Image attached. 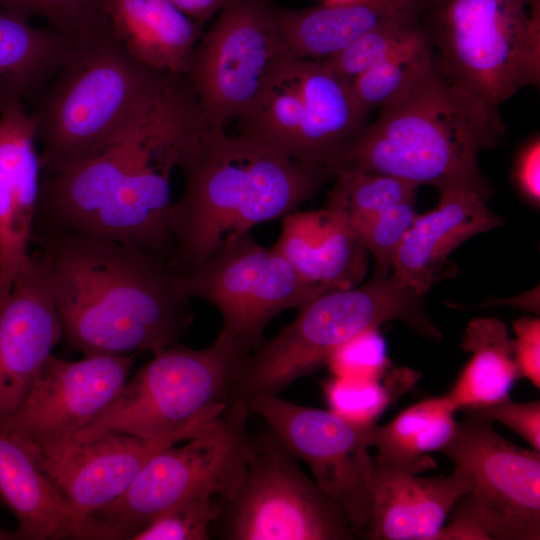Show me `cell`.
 Here are the masks:
<instances>
[{"instance_id":"4316f807","label":"cell","mask_w":540,"mask_h":540,"mask_svg":"<svg viewBox=\"0 0 540 540\" xmlns=\"http://www.w3.org/2000/svg\"><path fill=\"white\" fill-rule=\"evenodd\" d=\"M461 346L471 358L445 396L457 410H470L510 398L520 376L513 339L497 318H474L467 325Z\"/></svg>"},{"instance_id":"277c9868","label":"cell","mask_w":540,"mask_h":540,"mask_svg":"<svg viewBox=\"0 0 540 540\" xmlns=\"http://www.w3.org/2000/svg\"><path fill=\"white\" fill-rule=\"evenodd\" d=\"M173 75L136 61L109 30L72 41L28 109L42 172L73 168L147 124Z\"/></svg>"},{"instance_id":"8d00e7d4","label":"cell","mask_w":540,"mask_h":540,"mask_svg":"<svg viewBox=\"0 0 540 540\" xmlns=\"http://www.w3.org/2000/svg\"><path fill=\"white\" fill-rule=\"evenodd\" d=\"M465 413L490 422H500L521 436L532 449L540 451L539 401L520 403L508 398L491 405L465 410Z\"/></svg>"},{"instance_id":"ba28073f","label":"cell","mask_w":540,"mask_h":540,"mask_svg":"<svg viewBox=\"0 0 540 540\" xmlns=\"http://www.w3.org/2000/svg\"><path fill=\"white\" fill-rule=\"evenodd\" d=\"M273 433L251 436L243 477L214 522L228 540H351L343 510ZM213 524V525H214Z\"/></svg>"},{"instance_id":"3957f363","label":"cell","mask_w":540,"mask_h":540,"mask_svg":"<svg viewBox=\"0 0 540 540\" xmlns=\"http://www.w3.org/2000/svg\"><path fill=\"white\" fill-rule=\"evenodd\" d=\"M505 135L498 108L453 85L435 60L403 98L381 109L378 119L328 163L343 170L389 175L440 191L463 189L485 202L492 194L478 166L481 150L499 146Z\"/></svg>"},{"instance_id":"9c48e42d","label":"cell","mask_w":540,"mask_h":540,"mask_svg":"<svg viewBox=\"0 0 540 540\" xmlns=\"http://www.w3.org/2000/svg\"><path fill=\"white\" fill-rule=\"evenodd\" d=\"M249 413L241 402L230 403L212 429L156 453L121 497L91 517L119 539H130L181 501L198 496L228 499L243 477L249 455Z\"/></svg>"},{"instance_id":"8fae6325","label":"cell","mask_w":540,"mask_h":540,"mask_svg":"<svg viewBox=\"0 0 540 540\" xmlns=\"http://www.w3.org/2000/svg\"><path fill=\"white\" fill-rule=\"evenodd\" d=\"M180 292L213 305L221 315L218 337L244 358L263 342L267 324L321 295L304 282L274 247L248 232L198 267L179 273Z\"/></svg>"},{"instance_id":"7c38bea8","label":"cell","mask_w":540,"mask_h":540,"mask_svg":"<svg viewBox=\"0 0 540 540\" xmlns=\"http://www.w3.org/2000/svg\"><path fill=\"white\" fill-rule=\"evenodd\" d=\"M272 0H230L202 35L185 74L205 120L242 119L287 54Z\"/></svg>"},{"instance_id":"8992f818","label":"cell","mask_w":540,"mask_h":540,"mask_svg":"<svg viewBox=\"0 0 540 540\" xmlns=\"http://www.w3.org/2000/svg\"><path fill=\"white\" fill-rule=\"evenodd\" d=\"M241 359L218 336L203 349L177 344L155 352L67 446L108 433L186 442L212 429L222 418L231 400L234 368Z\"/></svg>"},{"instance_id":"ffe728a7","label":"cell","mask_w":540,"mask_h":540,"mask_svg":"<svg viewBox=\"0 0 540 540\" xmlns=\"http://www.w3.org/2000/svg\"><path fill=\"white\" fill-rule=\"evenodd\" d=\"M503 224L476 193L440 191L437 206L417 214L392 261L391 278L400 286L426 293L440 280L456 275L450 254L469 238Z\"/></svg>"},{"instance_id":"836d02e7","label":"cell","mask_w":540,"mask_h":540,"mask_svg":"<svg viewBox=\"0 0 540 540\" xmlns=\"http://www.w3.org/2000/svg\"><path fill=\"white\" fill-rule=\"evenodd\" d=\"M221 504L212 496L181 501L155 516L132 540H208Z\"/></svg>"},{"instance_id":"9a60e30c","label":"cell","mask_w":540,"mask_h":540,"mask_svg":"<svg viewBox=\"0 0 540 540\" xmlns=\"http://www.w3.org/2000/svg\"><path fill=\"white\" fill-rule=\"evenodd\" d=\"M471 478L468 493L490 539H540V453L468 415L440 451Z\"/></svg>"},{"instance_id":"603a6c76","label":"cell","mask_w":540,"mask_h":540,"mask_svg":"<svg viewBox=\"0 0 540 540\" xmlns=\"http://www.w3.org/2000/svg\"><path fill=\"white\" fill-rule=\"evenodd\" d=\"M273 247L321 294L360 285L368 269L369 254L345 219L327 208L285 215Z\"/></svg>"},{"instance_id":"74e56055","label":"cell","mask_w":540,"mask_h":540,"mask_svg":"<svg viewBox=\"0 0 540 540\" xmlns=\"http://www.w3.org/2000/svg\"><path fill=\"white\" fill-rule=\"evenodd\" d=\"M514 356L520 376L528 379L536 388L540 387V320L523 317L513 324Z\"/></svg>"},{"instance_id":"d6a6232c","label":"cell","mask_w":540,"mask_h":540,"mask_svg":"<svg viewBox=\"0 0 540 540\" xmlns=\"http://www.w3.org/2000/svg\"><path fill=\"white\" fill-rule=\"evenodd\" d=\"M104 1L0 0V7L28 21L42 18L49 27L74 41L109 30Z\"/></svg>"},{"instance_id":"7402d4cb","label":"cell","mask_w":540,"mask_h":540,"mask_svg":"<svg viewBox=\"0 0 540 540\" xmlns=\"http://www.w3.org/2000/svg\"><path fill=\"white\" fill-rule=\"evenodd\" d=\"M0 499L18 521L19 539H117L103 522L75 515L25 445L1 427Z\"/></svg>"},{"instance_id":"60d3db41","label":"cell","mask_w":540,"mask_h":540,"mask_svg":"<svg viewBox=\"0 0 540 540\" xmlns=\"http://www.w3.org/2000/svg\"><path fill=\"white\" fill-rule=\"evenodd\" d=\"M193 20L204 25L214 14L225 7L230 0H170Z\"/></svg>"},{"instance_id":"52a82bcc","label":"cell","mask_w":540,"mask_h":540,"mask_svg":"<svg viewBox=\"0 0 540 540\" xmlns=\"http://www.w3.org/2000/svg\"><path fill=\"white\" fill-rule=\"evenodd\" d=\"M440 72L498 108L540 81V0H433L422 16Z\"/></svg>"},{"instance_id":"f1b7e54d","label":"cell","mask_w":540,"mask_h":540,"mask_svg":"<svg viewBox=\"0 0 540 540\" xmlns=\"http://www.w3.org/2000/svg\"><path fill=\"white\" fill-rule=\"evenodd\" d=\"M433 62V49L425 29L424 34L413 43L353 80V94L367 112L374 108L382 109L406 96L425 76Z\"/></svg>"},{"instance_id":"83f0119b","label":"cell","mask_w":540,"mask_h":540,"mask_svg":"<svg viewBox=\"0 0 540 540\" xmlns=\"http://www.w3.org/2000/svg\"><path fill=\"white\" fill-rule=\"evenodd\" d=\"M457 409L444 395L423 399L384 426L374 425L370 445L378 452L375 464L418 474L436 467L428 453L438 451L455 433Z\"/></svg>"},{"instance_id":"d6986e66","label":"cell","mask_w":540,"mask_h":540,"mask_svg":"<svg viewBox=\"0 0 540 540\" xmlns=\"http://www.w3.org/2000/svg\"><path fill=\"white\" fill-rule=\"evenodd\" d=\"M175 445L108 433L37 462L69 509L81 518L121 497L156 453Z\"/></svg>"},{"instance_id":"ab89813d","label":"cell","mask_w":540,"mask_h":540,"mask_svg":"<svg viewBox=\"0 0 540 540\" xmlns=\"http://www.w3.org/2000/svg\"><path fill=\"white\" fill-rule=\"evenodd\" d=\"M458 506H454L453 518L447 527H443L438 539H490L483 521L476 511L473 502L468 494L458 501Z\"/></svg>"},{"instance_id":"d4e9b609","label":"cell","mask_w":540,"mask_h":540,"mask_svg":"<svg viewBox=\"0 0 540 540\" xmlns=\"http://www.w3.org/2000/svg\"><path fill=\"white\" fill-rule=\"evenodd\" d=\"M109 31L136 61L154 70L185 75L203 25L170 0H105Z\"/></svg>"},{"instance_id":"d590c367","label":"cell","mask_w":540,"mask_h":540,"mask_svg":"<svg viewBox=\"0 0 540 540\" xmlns=\"http://www.w3.org/2000/svg\"><path fill=\"white\" fill-rule=\"evenodd\" d=\"M327 365L336 377L381 380L389 368L384 338L378 328L366 330L340 346Z\"/></svg>"},{"instance_id":"4fadbf2b","label":"cell","mask_w":540,"mask_h":540,"mask_svg":"<svg viewBox=\"0 0 540 540\" xmlns=\"http://www.w3.org/2000/svg\"><path fill=\"white\" fill-rule=\"evenodd\" d=\"M241 403L260 416L313 480L365 535L373 504L374 462L369 454L373 425L353 423L333 411L303 406L279 394L250 396Z\"/></svg>"},{"instance_id":"30bf717a","label":"cell","mask_w":540,"mask_h":540,"mask_svg":"<svg viewBox=\"0 0 540 540\" xmlns=\"http://www.w3.org/2000/svg\"><path fill=\"white\" fill-rule=\"evenodd\" d=\"M368 114L351 83L323 60L286 55L256 102L250 125L274 151L326 167L366 127Z\"/></svg>"},{"instance_id":"f546056e","label":"cell","mask_w":540,"mask_h":540,"mask_svg":"<svg viewBox=\"0 0 540 540\" xmlns=\"http://www.w3.org/2000/svg\"><path fill=\"white\" fill-rule=\"evenodd\" d=\"M326 208L351 227L404 202H416L418 186L389 175L362 171L337 172Z\"/></svg>"},{"instance_id":"7a4b0ae2","label":"cell","mask_w":540,"mask_h":540,"mask_svg":"<svg viewBox=\"0 0 540 540\" xmlns=\"http://www.w3.org/2000/svg\"><path fill=\"white\" fill-rule=\"evenodd\" d=\"M173 148L184 189L170 212L173 265L188 272L256 225L283 218L333 175L287 158L249 135L210 125L195 96L184 102Z\"/></svg>"},{"instance_id":"cb8c5ba5","label":"cell","mask_w":540,"mask_h":540,"mask_svg":"<svg viewBox=\"0 0 540 540\" xmlns=\"http://www.w3.org/2000/svg\"><path fill=\"white\" fill-rule=\"evenodd\" d=\"M433 0H327L304 9L279 6L278 22L287 54L326 59L385 25L419 19Z\"/></svg>"},{"instance_id":"5bb4252c","label":"cell","mask_w":540,"mask_h":540,"mask_svg":"<svg viewBox=\"0 0 540 540\" xmlns=\"http://www.w3.org/2000/svg\"><path fill=\"white\" fill-rule=\"evenodd\" d=\"M133 363V354L84 355L78 361L51 354L23 402L0 427L15 435L37 462L51 458L113 402Z\"/></svg>"},{"instance_id":"5b68a950","label":"cell","mask_w":540,"mask_h":540,"mask_svg":"<svg viewBox=\"0 0 540 540\" xmlns=\"http://www.w3.org/2000/svg\"><path fill=\"white\" fill-rule=\"evenodd\" d=\"M400 320L438 342L441 332L425 309V295L374 272L364 284L321 294L299 307L296 318L235 366L232 402L279 394L327 365L332 354L362 332Z\"/></svg>"},{"instance_id":"7bdbcfd3","label":"cell","mask_w":540,"mask_h":540,"mask_svg":"<svg viewBox=\"0 0 540 540\" xmlns=\"http://www.w3.org/2000/svg\"><path fill=\"white\" fill-rule=\"evenodd\" d=\"M530 2L537 1V0H529Z\"/></svg>"},{"instance_id":"484cf974","label":"cell","mask_w":540,"mask_h":540,"mask_svg":"<svg viewBox=\"0 0 540 540\" xmlns=\"http://www.w3.org/2000/svg\"><path fill=\"white\" fill-rule=\"evenodd\" d=\"M73 40L0 7V109L35 103Z\"/></svg>"},{"instance_id":"6da1fadb","label":"cell","mask_w":540,"mask_h":540,"mask_svg":"<svg viewBox=\"0 0 540 540\" xmlns=\"http://www.w3.org/2000/svg\"><path fill=\"white\" fill-rule=\"evenodd\" d=\"M35 252L67 342L84 355L158 352L194 321L170 259L137 246L35 229Z\"/></svg>"},{"instance_id":"e575fe53","label":"cell","mask_w":540,"mask_h":540,"mask_svg":"<svg viewBox=\"0 0 540 540\" xmlns=\"http://www.w3.org/2000/svg\"><path fill=\"white\" fill-rule=\"evenodd\" d=\"M416 202L392 206L378 215L349 226L360 245L375 260V272L390 274L394 255L417 211Z\"/></svg>"},{"instance_id":"e0dca14e","label":"cell","mask_w":540,"mask_h":540,"mask_svg":"<svg viewBox=\"0 0 540 540\" xmlns=\"http://www.w3.org/2000/svg\"><path fill=\"white\" fill-rule=\"evenodd\" d=\"M63 335L36 253L0 304V422L23 402Z\"/></svg>"},{"instance_id":"ac0fdd59","label":"cell","mask_w":540,"mask_h":540,"mask_svg":"<svg viewBox=\"0 0 540 540\" xmlns=\"http://www.w3.org/2000/svg\"><path fill=\"white\" fill-rule=\"evenodd\" d=\"M42 167L28 108L0 109V304L30 259Z\"/></svg>"},{"instance_id":"b9f144b4","label":"cell","mask_w":540,"mask_h":540,"mask_svg":"<svg viewBox=\"0 0 540 540\" xmlns=\"http://www.w3.org/2000/svg\"><path fill=\"white\" fill-rule=\"evenodd\" d=\"M19 539L17 533H9L0 529V540Z\"/></svg>"},{"instance_id":"44dd1931","label":"cell","mask_w":540,"mask_h":540,"mask_svg":"<svg viewBox=\"0 0 540 540\" xmlns=\"http://www.w3.org/2000/svg\"><path fill=\"white\" fill-rule=\"evenodd\" d=\"M469 473L420 477L374 463L373 504L365 536L373 540H438L458 501L469 493Z\"/></svg>"},{"instance_id":"4dcf8cb0","label":"cell","mask_w":540,"mask_h":540,"mask_svg":"<svg viewBox=\"0 0 540 540\" xmlns=\"http://www.w3.org/2000/svg\"><path fill=\"white\" fill-rule=\"evenodd\" d=\"M416 374L408 369L397 370L387 384L380 380L336 377L324 386L331 411L360 425H373L399 395L409 389Z\"/></svg>"},{"instance_id":"1f68e13d","label":"cell","mask_w":540,"mask_h":540,"mask_svg":"<svg viewBox=\"0 0 540 540\" xmlns=\"http://www.w3.org/2000/svg\"><path fill=\"white\" fill-rule=\"evenodd\" d=\"M424 32L422 17L385 25L323 61L335 74L351 83L373 66L413 43Z\"/></svg>"},{"instance_id":"2e32d148","label":"cell","mask_w":540,"mask_h":540,"mask_svg":"<svg viewBox=\"0 0 540 540\" xmlns=\"http://www.w3.org/2000/svg\"><path fill=\"white\" fill-rule=\"evenodd\" d=\"M176 117L170 83L159 113L130 136L73 168L42 172L34 229L82 232L126 177L171 142Z\"/></svg>"},{"instance_id":"f35d334b","label":"cell","mask_w":540,"mask_h":540,"mask_svg":"<svg viewBox=\"0 0 540 540\" xmlns=\"http://www.w3.org/2000/svg\"><path fill=\"white\" fill-rule=\"evenodd\" d=\"M513 180L521 195L533 206L540 204V139L536 135L521 148L513 169Z\"/></svg>"}]
</instances>
